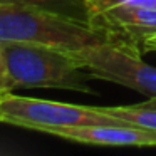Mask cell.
<instances>
[{"label":"cell","instance_id":"obj_1","mask_svg":"<svg viewBox=\"0 0 156 156\" xmlns=\"http://www.w3.org/2000/svg\"><path fill=\"white\" fill-rule=\"evenodd\" d=\"M111 39V35L92 24L69 15L44 9L0 5V42H22L77 51Z\"/></svg>","mask_w":156,"mask_h":156},{"label":"cell","instance_id":"obj_2","mask_svg":"<svg viewBox=\"0 0 156 156\" xmlns=\"http://www.w3.org/2000/svg\"><path fill=\"white\" fill-rule=\"evenodd\" d=\"M14 87L64 89L96 94L89 86L91 74L81 67L71 51L22 42H2Z\"/></svg>","mask_w":156,"mask_h":156},{"label":"cell","instance_id":"obj_3","mask_svg":"<svg viewBox=\"0 0 156 156\" xmlns=\"http://www.w3.org/2000/svg\"><path fill=\"white\" fill-rule=\"evenodd\" d=\"M71 55L92 79L124 86L149 99L156 98V67L143 61L138 47L111 39L71 51Z\"/></svg>","mask_w":156,"mask_h":156},{"label":"cell","instance_id":"obj_4","mask_svg":"<svg viewBox=\"0 0 156 156\" xmlns=\"http://www.w3.org/2000/svg\"><path fill=\"white\" fill-rule=\"evenodd\" d=\"M0 122L51 133L52 129L84 124L122 122L101 114L94 106H77L61 101L19 96L12 91L0 92Z\"/></svg>","mask_w":156,"mask_h":156},{"label":"cell","instance_id":"obj_5","mask_svg":"<svg viewBox=\"0 0 156 156\" xmlns=\"http://www.w3.org/2000/svg\"><path fill=\"white\" fill-rule=\"evenodd\" d=\"M89 24L116 41H122L141 51L143 42L156 34V9L114 7L92 15Z\"/></svg>","mask_w":156,"mask_h":156},{"label":"cell","instance_id":"obj_6","mask_svg":"<svg viewBox=\"0 0 156 156\" xmlns=\"http://www.w3.org/2000/svg\"><path fill=\"white\" fill-rule=\"evenodd\" d=\"M49 134L96 146H134V148L156 146V131L138 128L128 122L69 126V128L52 129Z\"/></svg>","mask_w":156,"mask_h":156},{"label":"cell","instance_id":"obj_7","mask_svg":"<svg viewBox=\"0 0 156 156\" xmlns=\"http://www.w3.org/2000/svg\"><path fill=\"white\" fill-rule=\"evenodd\" d=\"M101 114H106L116 121H122L138 128L156 131V106L149 102L133 106H94Z\"/></svg>","mask_w":156,"mask_h":156},{"label":"cell","instance_id":"obj_8","mask_svg":"<svg viewBox=\"0 0 156 156\" xmlns=\"http://www.w3.org/2000/svg\"><path fill=\"white\" fill-rule=\"evenodd\" d=\"M0 5L44 9V10L57 12V14L89 22V14L84 0H0Z\"/></svg>","mask_w":156,"mask_h":156},{"label":"cell","instance_id":"obj_9","mask_svg":"<svg viewBox=\"0 0 156 156\" xmlns=\"http://www.w3.org/2000/svg\"><path fill=\"white\" fill-rule=\"evenodd\" d=\"M89 19L114 7H149L156 9V0H84Z\"/></svg>","mask_w":156,"mask_h":156},{"label":"cell","instance_id":"obj_10","mask_svg":"<svg viewBox=\"0 0 156 156\" xmlns=\"http://www.w3.org/2000/svg\"><path fill=\"white\" fill-rule=\"evenodd\" d=\"M14 82L10 79L9 74V67H7V61H5V52H4V45L0 42V92H7V91H14Z\"/></svg>","mask_w":156,"mask_h":156},{"label":"cell","instance_id":"obj_11","mask_svg":"<svg viewBox=\"0 0 156 156\" xmlns=\"http://www.w3.org/2000/svg\"><path fill=\"white\" fill-rule=\"evenodd\" d=\"M141 52L143 54H146V52H156V34L148 37L141 44Z\"/></svg>","mask_w":156,"mask_h":156},{"label":"cell","instance_id":"obj_12","mask_svg":"<svg viewBox=\"0 0 156 156\" xmlns=\"http://www.w3.org/2000/svg\"><path fill=\"white\" fill-rule=\"evenodd\" d=\"M146 102H149V104L156 106V98H151V99H149V101H146Z\"/></svg>","mask_w":156,"mask_h":156}]
</instances>
